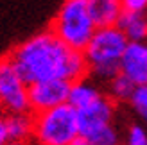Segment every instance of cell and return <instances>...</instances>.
<instances>
[{
    "label": "cell",
    "instance_id": "6da1fadb",
    "mask_svg": "<svg viewBox=\"0 0 147 145\" xmlns=\"http://www.w3.org/2000/svg\"><path fill=\"white\" fill-rule=\"evenodd\" d=\"M24 79L31 84L47 79L77 81L88 75L83 50L68 47L52 31L31 36L9 56Z\"/></svg>",
    "mask_w": 147,
    "mask_h": 145
},
{
    "label": "cell",
    "instance_id": "7a4b0ae2",
    "mask_svg": "<svg viewBox=\"0 0 147 145\" xmlns=\"http://www.w3.org/2000/svg\"><path fill=\"white\" fill-rule=\"evenodd\" d=\"M129 40L119 25L99 27L83 50L88 75L97 83H108L120 72V61Z\"/></svg>",
    "mask_w": 147,
    "mask_h": 145
},
{
    "label": "cell",
    "instance_id": "3957f363",
    "mask_svg": "<svg viewBox=\"0 0 147 145\" xmlns=\"http://www.w3.org/2000/svg\"><path fill=\"white\" fill-rule=\"evenodd\" d=\"M99 29L90 0H63L52 20V31L59 40L76 50H84Z\"/></svg>",
    "mask_w": 147,
    "mask_h": 145
},
{
    "label": "cell",
    "instance_id": "277c9868",
    "mask_svg": "<svg viewBox=\"0 0 147 145\" xmlns=\"http://www.w3.org/2000/svg\"><path fill=\"white\" fill-rule=\"evenodd\" d=\"M79 134V115L68 102L34 115L32 138L38 145H70Z\"/></svg>",
    "mask_w": 147,
    "mask_h": 145
},
{
    "label": "cell",
    "instance_id": "5b68a950",
    "mask_svg": "<svg viewBox=\"0 0 147 145\" xmlns=\"http://www.w3.org/2000/svg\"><path fill=\"white\" fill-rule=\"evenodd\" d=\"M0 109L5 115L29 113V83L18 72L11 57L0 59Z\"/></svg>",
    "mask_w": 147,
    "mask_h": 145
},
{
    "label": "cell",
    "instance_id": "8992f818",
    "mask_svg": "<svg viewBox=\"0 0 147 145\" xmlns=\"http://www.w3.org/2000/svg\"><path fill=\"white\" fill-rule=\"evenodd\" d=\"M70 81L65 79H47L29 84V102L34 113L68 102Z\"/></svg>",
    "mask_w": 147,
    "mask_h": 145
},
{
    "label": "cell",
    "instance_id": "52a82bcc",
    "mask_svg": "<svg viewBox=\"0 0 147 145\" xmlns=\"http://www.w3.org/2000/svg\"><path fill=\"white\" fill-rule=\"evenodd\" d=\"M115 113H117V102L104 93L97 100H93L90 106L79 109V127L81 134H92L93 131L115 124Z\"/></svg>",
    "mask_w": 147,
    "mask_h": 145
},
{
    "label": "cell",
    "instance_id": "ba28073f",
    "mask_svg": "<svg viewBox=\"0 0 147 145\" xmlns=\"http://www.w3.org/2000/svg\"><path fill=\"white\" fill-rule=\"evenodd\" d=\"M120 74L129 77L136 86L147 84V43H127L120 61Z\"/></svg>",
    "mask_w": 147,
    "mask_h": 145
},
{
    "label": "cell",
    "instance_id": "9c48e42d",
    "mask_svg": "<svg viewBox=\"0 0 147 145\" xmlns=\"http://www.w3.org/2000/svg\"><path fill=\"white\" fill-rule=\"evenodd\" d=\"M100 95H104V91H100L99 84L95 79H86L81 77L77 81L70 83V93H68V104H72L76 109H83V107L90 106L93 100H97Z\"/></svg>",
    "mask_w": 147,
    "mask_h": 145
},
{
    "label": "cell",
    "instance_id": "30bf717a",
    "mask_svg": "<svg viewBox=\"0 0 147 145\" xmlns=\"http://www.w3.org/2000/svg\"><path fill=\"white\" fill-rule=\"evenodd\" d=\"M5 122L11 145H25L29 138H32L34 117H29L27 113H11L5 117Z\"/></svg>",
    "mask_w": 147,
    "mask_h": 145
},
{
    "label": "cell",
    "instance_id": "8fae6325",
    "mask_svg": "<svg viewBox=\"0 0 147 145\" xmlns=\"http://www.w3.org/2000/svg\"><path fill=\"white\" fill-rule=\"evenodd\" d=\"M117 25L120 27V31L126 34L129 41L147 43V11L144 13L124 11Z\"/></svg>",
    "mask_w": 147,
    "mask_h": 145
},
{
    "label": "cell",
    "instance_id": "7c38bea8",
    "mask_svg": "<svg viewBox=\"0 0 147 145\" xmlns=\"http://www.w3.org/2000/svg\"><path fill=\"white\" fill-rule=\"evenodd\" d=\"M90 9L99 27L117 25L124 13L122 0H90Z\"/></svg>",
    "mask_w": 147,
    "mask_h": 145
},
{
    "label": "cell",
    "instance_id": "4fadbf2b",
    "mask_svg": "<svg viewBox=\"0 0 147 145\" xmlns=\"http://www.w3.org/2000/svg\"><path fill=\"white\" fill-rule=\"evenodd\" d=\"M108 84V95L111 97L115 102H129L133 93L136 90V84L131 81L129 77H126L124 74H117L115 77H111L109 81L106 83Z\"/></svg>",
    "mask_w": 147,
    "mask_h": 145
},
{
    "label": "cell",
    "instance_id": "5bb4252c",
    "mask_svg": "<svg viewBox=\"0 0 147 145\" xmlns=\"http://www.w3.org/2000/svg\"><path fill=\"white\" fill-rule=\"evenodd\" d=\"M86 138L90 142V145H122L120 133L115 127V124L106 126V127L99 129V131H93L92 134H86Z\"/></svg>",
    "mask_w": 147,
    "mask_h": 145
},
{
    "label": "cell",
    "instance_id": "9a60e30c",
    "mask_svg": "<svg viewBox=\"0 0 147 145\" xmlns=\"http://www.w3.org/2000/svg\"><path fill=\"white\" fill-rule=\"evenodd\" d=\"M127 104L131 106V109L135 111L138 120L147 127V84L136 86L133 97H131V100Z\"/></svg>",
    "mask_w": 147,
    "mask_h": 145
},
{
    "label": "cell",
    "instance_id": "2e32d148",
    "mask_svg": "<svg viewBox=\"0 0 147 145\" xmlns=\"http://www.w3.org/2000/svg\"><path fill=\"white\" fill-rule=\"evenodd\" d=\"M122 145H147V127L142 122L131 124L126 129Z\"/></svg>",
    "mask_w": 147,
    "mask_h": 145
},
{
    "label": "cell",
    "instance_id": "e0dca14e",
    "mask_svg": "<svg viewBox=\"0 0 147 145\" xmlns=\"http://www.w3.org/2000/svg\"><path fill=\"white\" fill-rule=\"evenodd\" d=\"M124 11H133V13H144L147 11V0H122Z\"/></svg>",
    "mask_w": 147,
    "mask_h": 145
},
{
    "label": "cell",
    "instance_id": "ac0fdd59",
    "mask_svg": "<svg viewBox=\"0 0 147 145\" xmlns=\"http://www.w3.org/2000/svg\"><path fill=\"white\" fill-rule=\"evenodd\" d=\"M0 145H11L9 133H7V122L2 115H0Z\"/></svg>",
    "mask_w": 147,
    "mask_h": 145
},
{
    "label": "cell",
    "instance_id": "d6986e66",
    "mask_svg": "<svg viewBox=\"0 0 147 145\" xmlns=\"http://www.w3.org/2000/svg\"><path fill=\"white\" fill-rule=\"evenodd\" d=\"M70 145H90V142H88V138L86 136H83V134H79L76 140H74Z\"/></svg>",
    "mask_w": 147,
    "mask_h": 145
}]
</instances>
